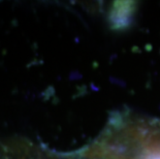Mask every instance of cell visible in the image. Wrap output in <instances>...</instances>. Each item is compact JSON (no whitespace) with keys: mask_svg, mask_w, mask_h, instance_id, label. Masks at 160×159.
I'll list each match as a JSON object with an SVG mask.
<instances>
[{"mask_svg":"<svg viewBox=\"0 0 160 159\" xmlns=\"http://www.w3.org/2000/svg\"><path fill=\"white\" fill-rule=\"evenodd\" d=\"M0 159H52L32 144L21 140L0 141Z\"/></svg>","mask_w":160,"mask_h":159,"instance_id":"obj_1","label":"cell"},{"mask_svg":"<svg viewBox=\"0 0 160 159\" xmlns=\"http://www.w3.org/2000/svg\"><path fill=\"white\" fill-rule=\"evenodd\" d=\"M94 153L96 154V156H97L98 158H99V159H105V158H104V157L102 156V155H101V154H100V153H99V152H98V151L94 152ZM89 159H90V158H89Z\"/></svg>","mask_w":160,"mask_h":159,"instance_id":"obj_2","label":"cell"}]
</instances>
